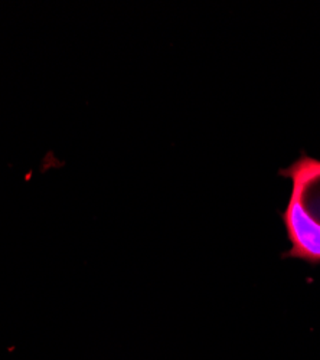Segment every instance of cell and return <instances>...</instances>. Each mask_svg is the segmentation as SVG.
I'll return each instance as SVG.
<instances>
[{
    "label": "cell",
    "instance_id": "cell-1",
    "mask_svg": "<svg viewBox=\"0 0 320 360\" xmlns=\"http://www.w3.org/2000/svg\"><path fill=\"white\" fill-rule=\"evenodd\" d=\"M279 174L292 180V193L281 214L292 248L283 257L320 264V160L302 153Z\"/></svg>",
    "mask_w": 320,
    "mask_h": 360
}]
</instances>
